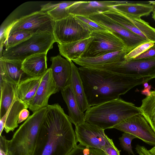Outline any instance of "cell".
<instances>
[{
	"label": "cell",
	"instance_id": "obj_18",
	"mask_svg": "<svg viewBox=\"0 0 155 155\" xmlns=\"http://www.w3.org/2000/svg\"><path fill=\"white\" fill-rule=\"evenodd\" d=\"M22 62L0 58V81L5 80L18 84L28 77L22 69Z\"/></svg>",
	"mask_w": 155,
	"mask_h": 155
},
{
	"label": "cell",
	"instance_id": "obj_14",
	"mask_svg": "<svg viewBox=\"0 0 155 155\" xmlns=\"http://www.w3.org/2000/svg\"><path fill=\"white\" fill-rule=\"evenodd\" d=\"M57 92L51 71L49 68L42 76L36 93L30 103L28 108L34 113L47 107L50 96Z\"/></svg>",
	"mask_w": 155,
	"mask_h": 155
},
{
	"label": "cell",
	"instance_id": "obj_42",
	"mask_svg": "<svg viewBox=\"0 0 155 155\" xmlns=\"http://www.w3.org/2000/svg\"><path fill=\"white\" fill-rule=\"evenodd\" d=\"M148 2H149V4L153 5L155 7V1H148Z\"/></svg>",
	"mask_w": 155,
	"mask_h": 155
},
{
	"label": "cell",
	"instance_id": "obj_43",
	"mask_svg": "<svg viewBox=\"0 0 155 155\" xmlns=\"http://www.w3.org/2000/svg\"><path fill=\"white\" fill-rule=\"evenodd\" d=\"M152 12V18L155 21V7Z\"/></svg>",
	"mask_w": 155,
	"mask_h": 155
},
{
	"label": "cell",
	"instance_id": "obj_11",
	"mask_svg": "<svg viewBox=\"0 0 155 155\" xmlns=\"http://www.w3.org/2000/svg\"><path fill=\"white\" fill-rule=\"evenodd\" d=\"M104 130L84 122L75 126L76 140L83 146L101 150L105 146H115L113 140L105 134Z\"/></svg>",
	"mask_w": 155,
	"mask_h": 155
},
{
	"label": "cell",
	"instance_id": "obj_41",
	"mask_svg": "<svg viewBox=\"0 0 155 155\" xmlns=\"http://www.w3.org/2000/svg\"><path fill=\"white\" fill-rule=\"evenodd\" d=\"M149 151L153 155H155V146L149 150Z\"/></svg>",
	"mask_w": 155,
	"mask_h": 155
},
{
	"label": "cell",
	"instance_id": "obj_1",
	"mask_svg": "<svg viewBox=\"0 0 155 155\" xmlns=\"http://www.w3.org/2000/svg\"><path fill=\"white\" fill-rule=\"evenodd\" d=\"M71 123L58 104H48L32 155H67L77 143Z\"/></svg>",
	"mask_w": 155,
	"mask_h": 155
},
{
	"label": "cell",
	"instance_id": "obj_40",
	"mask_svg": "<svg viewBox=\"0 0 155 155\" xmlns=\"http://www.w3.org/2000/svg\"><path fill=\"white\" fill-rule=\"evenodd\" d=\"M151 91H150V90L148 89L144 88V89L142 90L141 91V93L142 94L145 95L146 96L149 95L150 94Z\"/></svg>",
	"mask_w": 155,
	"mask_h": 155
},
{
	"label": "cell",
	"instance_id": "obj_33",
	"mask_svg": "<svg viewBox=\"0 0 155 155\" xmlns=\"http://www.w3.org/2000/svg\"><path fill=\"white\" fill-rule=\"evenodd\" d=\"M77 18L86 24L92 31H109L102 26L90 19L88 17L80 15H74Z\"/></svg>",
	"mask_w": 155,
	"mask_h": 155
},
{
	"label": "cell",
	"instance_id": "obj_8",
	"mask_svg": "<svg viewBox=\"0 0 155 155\" xmlns=\"http://www.w3.org/2000/svg\"><path fill=\"white\" fill-rule=\"evenodd\" d=\"M91 68L105 70L135 78L149 77L155 78V59L124 60Z\"/></svg>",
	"mask_w": 155,
	"mask_h": 155
},
{
	"label": "cell",
	"instance_id": "obj_9",
	"mask_svg": "<svg viewBox=\"0 0 155 155\" xmlns=\"http://www.w3.org/2000/svg\"><path fill=\"white\" fill-rule=\"evenodd\" d=\"M90 36L93 39L81 58L95 57L127 49L122 42L109 31H93Z\"/></svg>",
	"mask_w": 155,
	"mask_h": 155
},
{
	"label": "cell",
	"instance_id": "obj_30",
	"mask_svg": "<svg viewBox=\"0 0 155 155\" xmlns=\"http://www.w3.org/2000/svg\"><path fill=\"white\" fill-rule=\"evenodd\" d=\"M67 155H106L100 149L77 145Z\"/></svg>",
	"mask_w": 155,
	"mask_h": 155
},
{
	"label": "cell",
	"instance_id": "obj_34",
	"mask_svg": "<svg viewBox=\"0 0 155 155\" xmlns=\"http://www.w3.org/2000/svg\"><path fill=\"white\" fill-rule=\"evenodd\" d=\"M155 59V43L143 53L132 60L152 59Z\"/></svg>",
	"mask_w": 155,
	"mask_h": 155
},
{
	"label": "cell",
	"instance_id": "obj_35",
	"mask_svg": "<svg viewBox=\"0 0 155 155\" xmlns=\"http://www.w3.org/2000/svg\"><path fill=\"white\" fill-rule=\"evenodd\" d=\"M9 141L5 136H0V155H10L8 152Z\"/></svg>",
	"mask_w": 155,
	"mask_h": 155
},
{
	"label": "cell",
	"instance_id": "obj_44",
	"mask_svg": "<svg viewBox=\"0 0 155 155\" xmlns=\"http://www.w3.org/2000/svg\"><path fill=\"white\" fill-rule=\"evenodd\" d=\"M143 86L144 87V88H147L149 85H148V82H145L143 84Z\"/></svg>",
	"mask_w": 155,
	"mask_h": 155
},
{
	"label": "cell",
	"instance_id": "obj_7",
	"mask_svg": "<svg viewBox=\"0 0 155 155\" xmlns=\"http://www.w3.org/2000/svg\"><path fill=\"white\" fill-rule=\"evenodd\" d=\"M54 21L46 13L41 10L22 16L3 28L5 38L18 31H24L33 34L38 32H52Z\"/></svg>",
	"mask_w": 155,
	"mask_h": 155
},
{
	"label": "cell",
	"instance_id": "obj_5",
	"mask_svg": "<svg viewBox=\"0 0 155 155\" xmlns=\"http://www.w3.org/2000/svg\"><path fill=\"white\" fill-rule=\"evenodd\" d=\"M55 42L52 32H37L17 45L5 48L3 51L2 57L23 62L35 54H47L48 51L53 48Z\"/></svg>",
	"mask_w": 155,
	"mask_h": 155
},
{
	"label": "cell",
	"instance_id": "obj_13",
	"mask_svg": "<svg viewBox=\"0 0 155 155\" xmlns=\"http://www.w3.org/2000/svg\"><path fill=\"white\" fill-rule=\"evenodd\" d=\"M112 128L132 134L146 143L155 146V133L141 114L127 119Z\"/></svg>",
	"mask_w": 155,
	"mask_h": 155
},
{
	"label": "cell",
	"instance_id": "obj_22",
	"mask_svg": "<svg viewBox=\"0 0 155 155\" xmlns=\"http://www.w3.org/2000/svg\"><path fill=\"white\" fill-rule=\"evenodd\" d=\"M69 62L72 73L69 84L71 85L81 110L84 112L90 107L87 101L78 68L72 61Z\"/></svg>",
	"mask_w": 155,
	"mask_h": 155
},
{
	"label": "cell",
	"instance_id": "obj_26",
	"mask_svg": "<svg viewBox=\"0 0 155 155\" xmlns=\"http://www.w3.org/2000/svg\"><path fill=\"white\" fill-rule=\"evenodd\" d=\"M76 1H64L57 3L49 2L41 6L40 10L47 14L54 21L66 18L70 15L68 8Z\"/></svg>",
	"mask_w": 155,
	"mask_h": 155
},
{
	"label": "cell",
	"instance_id": "obj_20",
	"mask_svg": "<svg viewBox=\"0 0 155 155\" xmlns=\"http://www.w3.org/2000/svg\"><path fill=\"white\" fill-rule=\"evenodd\" d=\"M47 54H35L26 58L22 63V68L28 77L42 76L47 70Z\"/></svg>",
	"mask_w": 155,
	"mask_h": 155
},
{
	"label": "cell",
	"instance_id": "obj_25",
	"mask_svg": "<svg viewBox=\"0 0 155 155\" xmlns=\"http://www.w3.org/2000/svg\"><path fill=\"white\" fill-rule=\"evenodd\" d=\"M113 8L120 13L128 16L140 18L148 16L153 12L155 7L148 4L127 3L119 4Z\"/></svg>",
	"mask_w": 155,
	"mask_h": 155
},
{
	"label": "cell",
	"instance_id": "obj_24",
	"mask_svg": "<svg viewBox=\"0 0 155 155\" xmlns=\"http://www.w3.org/2000/svg\"><path fill=\"white\" fill-rule=\"evenodd\" d=\"M42 76L27 77L21 80L18 85V97L29 107L41 81Z\"/></svg>",
	"mask_w": 155,
	"mask_h": 155
},
{
	"label": "cell",
	"instance_id": "obj_31",
	"mask_svg": "<svg viewBox=\"0 0 155 155\" xmlns=\"http://www.w3.org/2000/svg\"><path fill=\"white\" fill-rule=\"evenodd\" d=\"M154 44L152 42H147L138 45L125 56V60L129 61L134 59L153 46Z\"/></svg>",
	"mask_w": 155,
	"mask_h": 155
},
{
	"label": "cell",
	"instance_id": "obj_15",
	"mask_svg": "<svg viewBox=\"0 0 155 155\" xmlns=\"http://www.w3.org/2000/svg\"><path fill=\"white\" fill-rule=\"evenodd\" d=\"M128 2L126 1H76L68 8L70 14L88 17L109 11L117 5Z\"/></svg>",
	"mask_w": 155,
	"mask_h": 155
},
{
	"label": "cell",
	"instance_id": "obj_36",
	"mask_svg": "<svg viewBox=\"0 0 155 155\" xmlns=\"http://www.w3.org/2000/svg\"><path fill=\"white\" fill-rule=\"evenodd\" d=\"M106 155H120V151L115 146H105L102 149Z\"/></svg>",
	"mask_w": 155,
	"mask_h": 155
},
{
	"label": "cell",
	"instance_id": "obj_16",
	"mask_svg": "<svg viewBox=\"0 0 155 155\" xmlns=\"http://www.w3.org/2000/svg\"><path fill=\"white\" fill-rule=\"evenodd\" d=\"M52 76L58 92L69 84L72 70L70 62L58 55L51 58Z\"/></svg>",
	"mask_w": 155,
	"mask_h": 155
},
{
	"label": "cell",
	"instance_id": "obj_4",
	"mask_svg": "<svg viewBox=\"0 0 155 155\" xmlns=\"http://www.w3.org/2000/svg\"><path fill=\"white\" fill-rule=\"evenodd\" d=\"M47 109L33 113L19 127L9 141L10 155H32Z\"/></svg>",
	"mask_w": 155,
	"mask_h": 155
},
{
	"label": "cell",
	"instance_id": "obj_12",
	"mask_svg": "<svg viewBox=\"0 0 155 155\" xmlns=\"http://www.w3.org/2000/svg\"><path fill=\"white\" fill-rule=\"evenodd\" d=\"M102 13L142 38L155 43V28L140 18L124 15L113 8Z\"/></svg>",
	"mask_w": 155,
	"mask_h": 155
},
{
	"label": "cell",
	"instance_id": "obj_10",
	"mask_svg": "<svg viewBox=\"0 0 155 155\" xmlns=\"http://www.w3.org/2000/svg\"><path fill=\"white\" fill-rule=\"evenodd\" d=\"M88 17L119 38L129 52L141 44L149 42L125 28L102 13Z\"/></svg>",
	"mask_w": 155,
	"mask_h": 155
},
{
	"label": "cell",
	"instance_id": "obj_19",
	"mask_svg": "<svg viewBox=\"0 0 155 155\" xmlns=\"http://www.w3.org/2000/svg\"><path fill=\"white\" fill-rule=\"evenodd\" d=\"M68 107V117L72 123L76 126L85 122V113L81 110L70 84L61 90Z\"/></svg>",
	"mask_w": 155,
	"mask_h": 155
},
{
	"label": "cell",
	"instance_id": "obj_28",
	"mask_svg": "<svg viewBox=\"0 0 155 155\" xmlns=\"http://www.w3.org/2000/svg\"><path fill=\"white\" fill-rule=\"evenodd\" d=\"M138 108L155 133V90L151 91L150 94L142 100Z\"/></svg>",
	"mask_w": 155,
	"mask_h": 155
},
{
	"label": "cell",
	"instance_id": "obj_6",
	"mask_svg": "<svg viewBox=\"0 0 155 155\" xmlns=\"http://www.w3.org/2000/svg\"><path fill=\"white\" fill-rule=\"evenodd\" d=\"M92 32L86 24L72 14L54 21L53 33L57 43L66 44L87 38Z\"/></svg>",
	"mask_w": 155,
	"mask_h": 155
},
{
	"label": "cell",
	"instance_id": "obj_27",
	"mask_svg": "<svg viewBox=\"0 0 155 155\" xmlns=\"http://www.w3.org/2000/svg\"><path fill=\"white\" fill-rule=\"evenodd\" d=\"M28 107L18 97L14 101L7 112V115L5 126L4 129L8 133L13 131L18 126L19 115L20 111L25 108Z\"/></svg>",
	"mask_w": 155,
	"mask_h": 155
},
{
	"label": "cell",
	"instance_id": "obj_32",
	"mask_svg": "<svg viewBox=\"0 0 155 155\" xmlns=\"http://www.w3.org/2000/svg\"><path fill=\"white\" fill-rule=\"evenodd\" d=\"M137 138L134 135L129 133L124 132L119 140L122 147L128 153L135 155L132 149L131 142L134 139Z\"/></svg>",
	"mask_w": 155,
	"mask_h": 155
},
{
	"label": "cell",
	"instance_id": "obj_2",
	"mask_svg": "<svg viewBox=\"0 0 155 155\" xmlns=\"http://www.w3.org/2000/svg\"><path fill=\"white\" fill-rule=\"evenodd\" d=\"M78 71L89 107L119 98L134 87L154 78H135L105 70L80 67Z\"/></svg>",
	"mask_w": 155,
	"mask_h": 155
},
{
	"label": "cell",
	"instance_id": "obj_3",
	"mask_svg": "<svg viewBox=\"0 0 155 155\" xmlns=\"http://www.w3.org/2000/svg\"><path fill=\"white\" fill-rule=\"evenodd\" d=\"M140 114L133 103L119 98L90 107L85 113V122L104 130L113 127L123 120Z\"/></svg>",
	"mask_w": 155,
	"mask_h": 155
},
{
	"label": "cell",
	"instance_id": "obj_38",
	"mask_svg": "<svg viewBox=\"0 0 155 155\" xmlns=\"http://www.w3.org/2000/svg\"><path fill=\"white\" fill-rule=\"evenodd\" d=\"M135 150L139 155H153L143 146L137 145L135 148Z\"/></svg>",
	"mask_w": 155,
	"mask_h": 155
},
{
	"label": "cell",
	"instance_id": "obj_29",
	"mask_svg": "<svg viewBox=\"0 0 155 155\" xmlns=\"http://www.w3.org/2000/svg\"><path fill=\"white\" fill-rule=\"evenodd\" d=\"M33 34L27 31H20L9 35L4 42L7 48L14 46L31 36Z\"/></svg>",
	"mask_w": 155,
	"mask_h": 155
},
{
	"label": "cell",
	"instance_id": "obj_17",
	"mask_svg": "<svg viewBox=\"0 0 155 155\" xmlns=\"http://www.w3.org/2000/svg\"><path fill=\"white\" fill-rule=\"evenodd\" d=\"M129 52L127 49H124L95 57L80 58L73 61L81 67L92 68L124 61L125 56Z\"/></svg>",
	"mask_w": 155,
	"mask_h": 155
},
{
	"label": "cell",
	"instance_id": "obj_37",
	"mask_svg": "<svg viewBox=\"0 0 155 155\" xmlns=\"http://www.w3.org/2000/svg\"><path fill=\"white\" fill-rule=\"evenodd\" d=\"M29 112L26 108L22 109L19 115L18 123L20 124L26 120L29 117Z\"/></svg>",
	"mask_w": 155,
	"mask_h": 155
},
{
	"label": "cell",
	"instance_id": "obj_39",
	"mask_svg": "<svg viewBox=\"0 0 155 155\" xmlns=\"http://www.w3.org/2000/svg\"><path fill=\"white\" fill-rule=\"evenodd\" d=\"M7 114V112L4 116L0 119V136L2 135V132L5 128Z\"/></svg>",
	"mask_w": 155,
	"mask_h": 155
},
{
	"label": "cell",
	"instance_id": "obj_23",
	"mask_svg": "<svg viewBox=\"0 0 155 155\" xmlns=\"http://www.w3.org/2000/svg\"><path fill=\"white\" fill-rule=\"evenodd\" d=\"M18 84L5 80L0 81V119L6 114L14 101L18 97Z\"/></svg>",
	"mask_w": 155,
	"mask_h": 155
},
{
	"label": "cell",
	"instance_id": "obj_21",
	"mask_svg": "<svg viewBox=\"0 0 155 155\" xmlns=\"http://www.w3.org/2000/svg\"><path fill=\"white\" fill-rule=\"evenodd\" d=\"M93 37L89 38L66 44L57 43L60 54L69 61L81 58L85 52Z\"/></svg>",
	"mask_w": 155,
	"mask_h": 155
}]
</instances>
